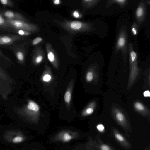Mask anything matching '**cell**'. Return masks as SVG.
<instances>
[{"label":"cell","mask_w":150,"mask_h":150,"mask_svg":"<svg viewBox=\"0 0 150 150\" xmlns=\"http://www.w3.org/2000/svg\"><path fill=\"white\" fill-rule=\"evenodd\" d=\"M73 15L74 17L75 18H79L80 17V15L79 12L76 11H75L73 12Z\"/></svg>","instance_id":"f1b7e54d"},{"label":"cell","mask_w":150,"mask_h":150,"mask_svg":"<svg viewBox=\"0 0 150 150\" xmlns=\"http://www.w3.org/2000/svg\"><path fill=\"white\" fill-rule=\"evenodd\" d=\"M16 33L19 35L26 36H28L31 34L32 32L23 30H17Z\"/></svg>","instance_id":"ffe728a7"},{"label":"cell","mask_w":150,"mask_h":150,"mask_svg":"<svg viewBox=\"0 0 150 150\" xmlns=\"http://www.w3.org/2000/svg\"><path fill=\"white\" fill-rule=\"evenodd\" d=\"M42 38L40 37H37L33 40L32 43L33 45H36L42 42Z\"/></svg>","instance_id":"603a6c76"},{"label":"cell","mask_w":150,"mask_h":150,"mask_svg":"<svg viewBox=\"0 0 150 150\" xmlns=\"http://www.w3.org/2000/svg\"><path fill=\"white\" fill-rule=\"evenodd\" d=\"M21 37L18 35H2L0 36V45H8L19 40Z\"/></svg>","instance_id":"9c48e42d"},{"label":"cell","mask_w":150,"mask_h":150,"mask_svg":"<svg viewBox=\"0 0 150 150\" xmlns=\"http://www.w3.org/2000/svg\"><path fill=\"white\" fill-rule=\"evenodd\" d=\"M77 133L76 132L64 130L57 134L54 139L63 142H67L76 138Z\"/></svg>","instance_id":"8992f818"},{"label":"cell","mask_w":150,"mask_h":150,"mask_svg":"<svg viewBox=\"0 0 150 150\" xmlns=\"http://www.w3.org/2000/svg\"><path fill=\"white\" fill-rule=\"evenodd\" d=\"M96 127L98 131L100 132H103L105 130L104 126L102 124H98L97 125Z\"/></svg>","instance_id":"d4e9b609"},{"label":"cell","mask_w":150,"mask_h":150,"mask_svg":"<svg viewBox=\"0 0 150 150\" xmlns=\"http://www.w3.org/2000/svg\"><path fill=\"white\" fill-rule=\"evenodd\" d=\"M4 139L7 142L19 143L24 141L26 137L19 130H9L6 131L4 134Z\"/></svg>","instance_id":"3957f363"},{"label":"cell","mask_w":150,"mask_h":150,"mask_svg":"<svg viewBox=\"0 0 150 150\" xmlns=\"http://www.w3.org/2000/svg\"><path fill=\"white\" fill-rule=\"evenodd\" d=\"M6 21L11 28L17 30H23L30 32H36L38 31V26L35 24L29 23L26 21L18 20L6 19Z\"/></svg>","instance_id":"7a4b0ae2"},{"label":"cell","mask_w":150,"mask_h":150,"mask_svg":"<svg viewBox=\"0 0 150 150\" xmlns=\"http://www.w3.org/2000/svg\"><path fill=\"white\" fill-rule=\"evenodd\" d=\"M53 3L55 5H58L60 4L61 1L59 0H54L53 1Z\"/></svg>","instance_id":"4dcf8cb0"},{"label":"cell","mask_w":150,"mask_h":150,"mask_svg":"<svg viewBox=\"0 0 150 150\" xmlns=\"http://www.w3.org/2000/svg\"><path fill=\"white\" fill-rule=\"evenodd\" d=\"M132 32L134 35H136L137 34V31L135 25H134L132 27Z\"/></svg>","instance_id":"83f0119b"},{"label":"cell","mask_w":150,"mask_h":150,"mask_svg":"<svg viewBox=\"0 0 150 150\" xmlns=\"http://www.w3.org/2000/svg\"><path fill=\"white\" fill-rule=\"evenodd\" d=\"M51 75L49 74L45 75L43 77V80L45 82H49L51 80Z\"/></svg>","instance_id":"4316f807"},{"label":"cell","mask_w":150,"mask_h":150,"mask_svg":"<svg viewBox=\"0 0 150 150\" xmlns=\"http://www.w3.org/2000/svg\"><path fill=\"white\" fill-rule=\"evenodd\" d=\"M127 42L126 36L125 32L121 33L117 40L116 45V50L118 51L123 49L125 47Z\"/></svg>","instance_id":"8fae6325"},{"label":"cell","mask_w":150,"mask_h":150,"mask_svg":"<svg viewBox=\"0 0 150 150\" xmlns=\"http://www.w3.org/2000/svg\"><path fill=\"white\" fill-rule=\"evenodd\" d=\"M129 55L130 62L131 63H132L136 60L137 58V54L133 50L130 49Z\"/></svg>","instance_id":"e0dca14e"},{"label":"cell","mask_w":150,"mask_h":150,"mask_svg":"<svg viewBox=\"0 0 150 150\" xmlns=\"http://www.w3.org/2000/svg\"><path fill=\"white\" fill-rule=\"evenodd\" d=\"M93 78V74L92 72L89 71L88 72L86 75V79L88 82H90L92 81Z\"/></svg>","instance_id":"cb8c5ba5"},{"label":"cell","mask_w":150,"mask_h":150,"mask_svg":"<svg viewBox=\"0 0 150 150\" xmlns=\"http://www.w3.org/2000/svg\"><path fill=\"white\" fill-rule=\"evenodd\" d=\"M46 49L48 60L54 65L57 66L58 62L57 54L51 45L49 43H46Z\"/></svg>","instance_id":"52a82bcc"},{"label":"cell","mask_w":150,"mask_h":150,"mask_svg":"<svg viewBox=\"0 0 150 150\" xmlns=\"http://www.w3.org/2000/svg\"><path fill=\"white\" fill-rule=\"evenodd\" d=\"M143 95L145 97H149L150 96V93L149 90L145 91L143 93Z\"/></svg>","instance_id":"f546056e"},{"label":"cell","mask_w":150,"mask_h":150,"mask_svg":"<svg viewBox=\"0 0 150 150\" xmlns=\"http://www.w3.org/2000/svg\"><path fill=\"white\" fill-rule=\"evenodd\" d=\"M97 0H82V4L83 6L89 8L93 6L96 3Z\"/></svg>","instance_id":"9a60e30c"},{"label":"cell","mask_w":150,"mask_h":150,"mask_svg":"<svg viewBox=\"0 0 150 150\" xmlns=\"http://www.w3.org/2000/svg\"><path fill=\"white\" fill-rule=\"evenodd\" d=\"M0 3L3 5L9 7H13L14 6L13 2L10 0H0Z\"/></svg>","instance_id":"d6986e66"},{"label":"cell","mask_w":150,"mask_h":150,"mask_svg":"<svg viewBox=\"0 0 150 150\" xmlns=\"http://www.w3.org/2000/svg\"><path fill=\"white\" fill-rule=\"evenodd\" d=\"M27 108L29 110L36 112H38L40 109L38 104L33 101H30L28 103Z\"/></svg>","instance_id":"4fadbf2b"},{"label":"cell","mask_w":150,"mask_h":150,"mask_svg":"<svg viewBox=\"0 0 150 150\" xmlns=\"http://www.w3.org/2000/svg\"><path fill=\"white\" fill-rule=\"evenodd\" d=\"M113 137L117 142L123 147L129 150L132 147V145L125 137L118 130L113 127L111 130Z\"/></svg>","instance_id":"277c9868"},{"label":"cell","mask_w":150,"mask_h":150,"mask_svg":"<svg viewBox=\"0 0 150 150\" xmlns=\"http://www.w3.org/2000/svg\"><path fill=\"white\" fill-rule=\"evenodd\" d=\"M134 106L135 108L139 111H143L144 109L143 105L140 102H137L135 103Z\"/></svg>","instance_id":"44dd1931"},{"label":"cell","mask_w":150,"mask_h":150,"mask_svg":"<svg viewBox=\"0 0 150 150\" xmlns=\"http://www.w3.org/2000/svg\"><path fill=\"white\" fill-rule=\"evenodd\" d=\"M55 22L64 30L71 34L88 31L91 29L90 24L80 21L65 20Z\"/></svg>","instance_id":"6da1fadb"},{"label":"cell","mask_w":150,"mask_h":150,"mask_svg":"<svg viewBox=\"0 0 150 150\" xmlns=\"http://www.w3.org/2000/svg\"><path fill=\"white\" fill-rule=\"evenodd\" d=\"M145 150H150V146L149 145V146L148 147L146 148Z\"/></svg>","instance_id":"1f68e13d"},{"label":"cell","mask_w":150,"mask_h":150,"mask_svg":"<svg viewBox=\"0 0 150 150\" xmlns=\"http://www.w3.org/2000/svg\"><path fill=\"white\" fill-rule=\"evenodd\" d=\"M44 57V52L42 49L40 47H37L34 50L33 59L34 62L38 64L43 60Z\"/></svg>","instance_id":"30bf717a"},{"label":"cell","mask_w":150,"mask_h":150,"mask_svg":"<svg viewBox=\"0 0 150 150\" xmlns=\"http://www.w3.org/2000/svg\"><path fill=\"white\" fill-rule=\"evenodd\" d=\"M0 55H1V56H3V55H4L2 53L1 51V50H0Z\"/></svg>","instance_id":"d6a6232c"},{"label":"cell","mask_w":150,"mask_h":150,"mask_svg":"<svg viewBox=\"0 0 150 150\" xmlns=\"http://www.w3.org/2000/svg\"><path fill=\"white\" fill-rule=\"evenodd\" d=\"M144 14V10L142 6H140L137 9L136 11V15L137 18L140 20L143 18Z\"/></svg>","instance_id":"5bb4252c"},{"label":"cell","mask_w":150,"mask_h":150,"mask_svg":"<svg viewBox=\"0 0 150 150\" xmlns=\"http://www.w3.org/2000/svg\"><path fill=\"white\" fill-rule=\"evenodd\" d=\"M15 55L17 59L20 61H23L24 59V54L21 50H18L15 52Z\"/></svg>","instance_id":"ac0fdd59"},{"label":"cell","mask_w":150,"mask_h":150,"mask_svg":"<svg viewBox=\"0 0 150 150\" xmlns=\"http://www.w3.org/2000/svg\"><path fill=\"white\" fill-rule=\"evenodd\" d=\"M4 17L6 19L18 20L26 21L25 18L21 14L9 10L1 12Z\"/></svg>","instance_id":"ba28073f"},{"label":"cell","mask_w":150,"mask_h":150,"mask_svg":"<svg viewBox=\"0 0 150 150\" xmlns=\"http://www.w3.org/2000/svg\"><path fill=\"white\" fill-rule=\"evenodd\" d=\"M89 150H115L110 146L104 143L100 139L90 140L88 142Z\"/></svg>","instance_id":"5b68a950"},{"label":"cell","mask_w":150,"mask_h":150,"mask_svg":"<svg viewBox=\"0 0 150 150\" xmlns=\"http://www.w3.org/2000/svg\"><path fill=\"white\" fill-rule=\"evenodd\" d=\"M11 28L6 19L4 17L2 12H0V28L10 30Z\"/></svg>","instance_id":"7c38bea8"},{"label":"cell","mask_w":150,"mask_h":150,"mask_svg":"<svg viewBox=\"0 0 150 150\" xmlns=\"http://www.w3.org/2000/svg\"><path fill=\"white\" fill-rule=\"evenodd\" d=\"M111 1L113 3H115L122 6L125 4L127 1L125 0H117Z\"/></svg>","instance_id":"484cf974"},{"label":"cell","mask_w":150,"mask_h":150,"mask_svg":"<svg viewBox=\"0 0 150 150\" xmlns=\"http://www.w3.org/2000/svg\"><path fill=\"white\" fill-rule=\"evenodd\" d=\"M71 93L70 90H67L65 92L64 96V100L67 104H69L71 99Z\"/></svg>","instance_id":"2e32d148"},{"label":"cell","mask_w":150,"mask_h":150,"mask_svg":"<svg viewBox=\"0 0 150 150\" xmlns=\"http://www.w3.org/2000/svg\"><path fill=\"white\" fill-rule=\"evenodd\" d=\"M93 111L94 110L93 108L89 107L86 109L83 112V115L84 116L90 115L93 113Z\"/></svg>","instance_id":"7402d4cb"}]
</instances>
